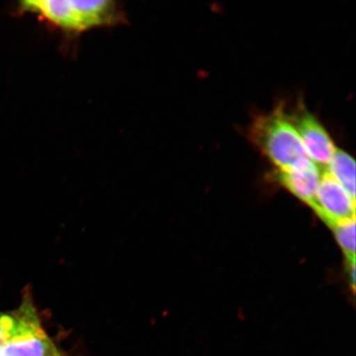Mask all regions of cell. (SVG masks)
I'll use <instances>...</instances> for the list:
<instances>
[{"label":"cell","instance_id":"obj_7","mask_svg":"<svg viewBox=\"0 0 356 356\" xmlns=\"http://www.w3.org/2000/svg\"><path fill=\"white\" fill-rule=\"evenodd\" d=\"M325 169L343 186L351 197L355 198V163L350 155L337 148L331 162Z\"/></svg>","mask_w":356,"mask_h":356},{"label":"cell","instance_id":"obj_1","mask_svg":"<svg viewBox=\"0 0 356 356\" xmlns=\"http://www.w3.org/2000/svg\"><path fill=\"white\" fill-rule=\"evenodd\" d=\"M248 137L277 170H289L310 159L284 104L270 113L257 115L248 127Z\"/></svg>","mask_w":356,"mask_h":356},{"label":"cell","instance_id":"obj_9","mask_svg":"<svg viewBox=\"0 0 356 356\" xmlns=\"http://www.w3.org/2000/svg\"><path fill=\"white\" fill-rule=\"evenodd\" d=\"M13 323V314L0 313V346L7 340Z\"/></svg>","mask_w":356,"mask_h":356},{"label":"cell","instance_id":"obj_6","mask_svg":"<svg viewBox=\"0 0 356 356\" xmlns=\"http://www.w3.org/2000/svg\"><path fill=\"white\" fill-rule=\"evenodd\" d=\"M321 175L322 168L309 159L299 167L275 171V178L297 198L313 208Z\"/></svg>","mask_w":356,"mask_h":356},{"label":"cell","instance_id":"obj_8","mask_svg":"<svg viewBox=\"0 0 356 356\" xmlns=\"http://www.w3.org/2000/svg\"><path fill=\"white\" fill-rule=\"evenodd\" d=\"M332 229L345 253L347 264H355V218L342 221Z\"/></svg>","mask_w":356,"mask_h":356},{"label":"cell","instance_id":"obj_4","mask_svg":"<svg viewBox=\"0 0 356 356\" xmlns=\"http://www.w3.org/2000/svg\"><path fill=\"white\" fill-rule=\"evenodd\" d=\"M288 115L307 155L319 168H327L337 148L323 124L310 113L302 100L293 113Z\"/></svg>","mask_w":356,"mask_h":356},{"label":"cell","instance_id":"obj_3","mask_svg":"<svg viewBox=\"0 0 356 356\" xmlns=\"http://www.w3.org/2000/svg\"><path fill=\"white\" fill-rule=\"evenodd\" d=\"M12 314L13 327L0 346V356H61L44 331L30 296Z\"/></svg>","mask_w":356,"mask_h":356},{"label":"cell","instance_id":"obj_2","mask_svg":"<svg viewBox=\"0 0 356 356\" xmlns=\"http://www.w3.org/2000/svg\"><path fill=\"white\" fill-rule=\"evenodd\" d=\"M22 8L37 13L57 28L74 33L117 24L122 19L118 3L111 0H38L24 2Z\"/></svg>","mask_w":356,"mask_h":356},{"label":"cell","instance_id":"obj_5","mask_svg":"<svg viewBox=\"0 0 356 356\" xmlns=\"http://www.w3.org/2000/svg\"><path fill=\"white\" fill-rule=\"evenodd\" d=\"M312 209L332 229L342 221L355 218V198L323 168Z\"/></svg>","mask_w":356,"mask_h":356}]
</instances>
